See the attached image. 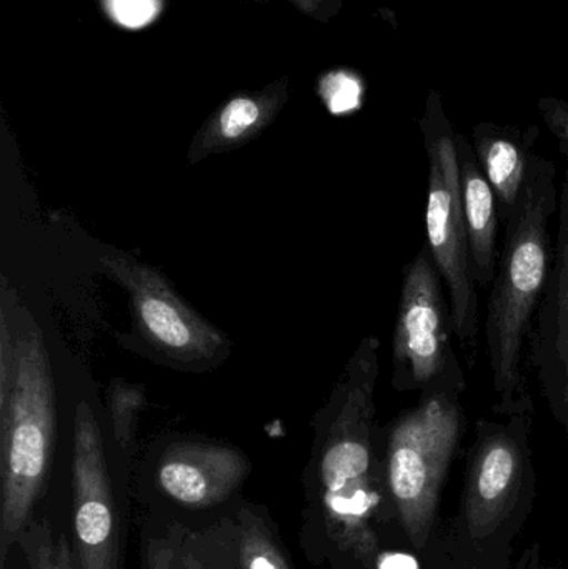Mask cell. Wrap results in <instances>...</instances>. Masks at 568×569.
I'll return each mask as SVG.
<instances>
[{
    "label": "cell",
    "instance_id": "1",
    "mask_svg": "<svg viewBox=\"0 0 568 569\" xmlns=\"http://www.w3.org/2000/svg\"><path fill=\"white\" fill-rule=\"evenodd\" d=\"M557 167L534 156L516 207L506 220V239L490 284L486 348L497 417L532 411L524 377V351L552 266L550 222L559 209Z\"/></svg>",
    "mask_w": 568,
    "mask_h": 569
},
{
    "label": "cell",
    "instance_id": "2",
    "mask_svg": "<svg viewBox=\"0 0 568 569\" xmlns=\"http://www.w3.org/2000/svg\"><path fill=\"white\" fill-rule=\"evenodd\" d=\"M379 377V340L366 338L350 363L339 410L320 458L327 531L342 550L372 557L373 518L380 493L373 477V395Z\"/></svg>",
    "mask_w": 568,
    "mask_h": 569
},
{
    "label": "cell",
    "instance_id": "3",
    "mask_svg": "<svg viewBox=\"0 0 568 569\" xmlns=\"http://www.w3.org/2000/svg\"><path fill=\"white\" fill-rule=\"evenodd\" d=\"M56 387L39 328L17 338L12 395L0 407V565L32 520L56 450Z\"/></svg>",
    "mask_w": 568,
    "mask_h": 569
},
{
    "label": "cell",
    "instance_id": "4",
    "mask_svg": "<svg viewBox=\"0 0 568 569\" xmlns=\"http://www.w3.org/2000/svg\"><path fill=\"white\" fill-rule=\"evenodd\" d=\"M466 380H444L392 421L386 473L400 523L416 548L429 541L440 490L466 433Z\"/></svg>",
    "mask_w": 568,
    "mask_h": 569
},
{
    "label": "cell",
    "instance_id": "5",
    "mask_svg": "<svg viewBox=\"0 0 568 569\" xmlns=\"http://www.w3.org/2000/svg\"><path fill=\"white\" fill-rule=\"evenodd\" d=\"M420 132L429 162L427 246L447 288L454 337L472 367L479 337V298L460 197L457 132L437 90H430L427 97Z\"/></svg>",
    "mask_w": 568,
    "mask_h": 569
},
{
    "label": "cell",
    "instance_id": "6",
    "mask_svg": "<svg viewBox=\"0 0 568 569\" xmlns=\"http://www.w3.org/2000/svg\"><path fill=\"white\" fill-rule=\"evenodd\" d=\"M429 246L403 269L399 315L393 331L392 385L420 391L444 380H466L454 350L452 317Z\"/></svg>",
    "mask_w": 568,
    "mask_h": 569
},
{
    "label": "cell",
    "instance_id": "7",
    "mask_svg": "<svg viewBox=\"0 0 568 569\" xmlns=\"http://www.w3.org/2000/svg\"><path fill=\"white\" fill-rule=\"evenodd\" d=\"M99 263L126 288L137 328L157 351L186 365H212L226 353V335L196 313L162 273L127 256H107Z\"/></svg>",
    "mask_w": 568,
    "mask_h": 569
},
{
    "label": "cell",
    "instance_id": "8",
    "mask_svg": "<svg viewBox=\"0 0 568 569\" xmlns=\"http://www.w3.org/2000/svg\"><path fill=\"white\" fill-rule=\"evenodd\" d=\"M532 411L480 420L470 448L466 481V525L486 540L510 517L530 475Z\"/></svg>",
    "mask_w": 568,
    "mask_h": 569
},
{
    "label": "cell",
    "instance_id": "9",
    "mask_svg": "<svg viewBox=\"0 0 568 569\" xmlns=\"http://www.w3.org/2000/svg\"><path fill=\"white\" fill-rule=\"evenodd\" d=\"M73 550L80 569H119L116 501L99 421L87 401L73 421Z\"/></svg>",
    "mask_w": 568,
    "mask_h": 569
},
{
    "label": "cell",
    "instance_id": "10",
    "mask_svg": "<svg viewBox=\"0 0 568 569\" xmlns=\"http://www.w3.org/2000/svg\"><path fill=\"white\" fill-rule=\"evenodd\" d=\"M556 219L552 266L527 343L540 393L568 433V169Z\"/></svg>",
    "mask_w": 568,
    "mask_h": 569
},
{
    "label": "cell",
    "instance_id": "11",
    "mask_svg": "<svg viewBox=\"0 0 568 569\" xmlns=\"http://www.w3.org/2000/svg\"><path fill=\"white\" fill-rule=\"evenodd\" d=\"M249 461L233 447L177 443L163 453L157 480L167 497L190 508L222 503L249 473Z\"/></svg>",
    "mask_w": 568,
    "mask_h": 569
},
{
    "label": "cell",
    "instance_id": "12",
    "mask_svg": "<svg viewBox=\"0 0 568 569\" xmlns=\"http://www.w3.org/2000/svg\"><path fill=\"white\" fill-rule=\"evenodd\" d=\"M289 77H282L259 92L243 90L226 100L193 137L190 160L239 149L259 137L289 100Z\"/></svg>",
    "mask_w": 568,
    "mask_h": 569
},
{
    "label": "cell",
    "instance_id": "13",
    "mask_svg": "<svg viewBox=\"0 0 568 569\" xmlns=\"http://www.w3.org/2000/svg\"><path fill=\"white\" fill-rule=\"evenodd\" d=\"M460 197L469 236L470 259L477 287H490L497 269V236H499L500 206L492 186L484 176L472 142L457 133Z\"/></svg>",
    "mask_w": 568,
    "mask_h": 569
},
{
    "label": "cell",
    "instance_id": "14",
    "mask_svg": "<svg viewBox=\"0 0 568 569\" xmlns=\"http://www.w3.org/2000/svg\"><path fill=\"white\" fill-rule=\"evenodd\" d=\"M537 126H499L479 122L472 129V147L484 176L499 199L500 220L506 223L516 207L539 139Z\"/></svg>",
    "mask_w": 568,
    "mask_h": 569
},
{
    "label": "cell",
    "instance_id": "15",
    "mask_svg": "<svg viewBox=\"0 0 568 569\" xmlns=\"http://www.w3.org/2000/svg\"><path fill=\"white\" fill-rule=\"evenodd\" d=\"M17 545L29 569H80L73 545L63 535H57L43 518H32Z\"/></svg>",
    "mask_w": 568,
    "mask_h": 569
},
{
    "label": "cell",
    "instance_id": "16",
    "mask_svg": "<svg viewBox=\"0 0 568 569\" xmlns=\"http://www.w3.org/2000/svg\"><path fill=\"white\" fill-rule=\"evenodd\" d=\"M240 520V560L243 569H290L286 555L262 520L243 510Z\"/></svg>",
    "mask_w": 568,
    "mask_h": 569
},
{
    "label": "cell",
    "instance_id": "17",
    "mask_svg": "<svg viewBox=\"0 0 568 569\" xmlns=\"http://www.w3.org/2000/svg\"><path fill=\"white\" fill-rule=\"evenodd\" d=\"M107 397H109L113 437H116L119 447L127 448L132 441L139 411L142 410L143 403H146V393H143L142 387L127 385L123 381H113Z\"/></svg>",
    "mask_w": 568,
    "mask_h": 569
},
{
    "label": "cell",
    "instance_id": "18",
    "mask_svg": "<svg viewBox=\"0 0 568 569\" xmlns=\"http://www.w3.org/2000/svg\"><path fill=\"white\" fill-rule=\"evenodd\" d=\"M542 122L546 123L549 132L556 137L560 150L568 159V96L562 97L547 96L537 102Z\"/></svg>",
    "mask_w": 568,
    "mask_h": 569
},
{
    "label": "cell",
    "instance_id": "19",
    "mask_svg": "<svg viewBox=\"0 0 568 569\" xmlns=\"http://www.w3.org/2000/svg\"><path fill=\"white\" fill-rule=\"evenodd\" d=\"M147 565L149 569H203L183 548L166 541L150 545Z\"/></svg>",
    "mask_w": 568,
    "mask_h": 569
},
{
    "label": "cell",
    "instance_id": "20",
    "mask_svg": "<svg viewBox=\"0 0 568 569\" xmlns=\"http://www.w3.org/2000/svg\"><path fill=\"white\" fill-rule=\"evenodd\" d=\"M353 86H357V80L347 77L346 73H332L330 79H323L322 96L332 112H346L350 107H356L357 100L346 96V89Z\"/></svg>",
    "mask_w": 568,
    "mask_h": 569
},
{
    "label": "cell",
    "instance_id": "21",
    "mask_svg": "<svg viewBox=\"0 0 568 569\" xmlns=\"http://www.w3.org/2000/svg\"><path fill=\"white\" fill-rule=\"evenodd\" d=\"M303 16L327 23L342 10L343 0H289Z\"/></svg>",
    "mask_w": 568,
    "mask_h": 569
},
{
    "label": "cell",
    "instance_id": "22",
    "mask_svg": "<svg viewBox=\"0 0 568 569\" xmlns=\"http://www.w3.org/2000/svg\"><path fill=\"white\" fill-rule=\"evenodd\" d=\"M379 569H417V565L406 555H386L380 558Z\"/></svg>",
    "mask_w": 568,
    "mask_h": 569
},
{
    "label": "cell",
    "instance_id": "23",
    "mask_svg": "<svg viewBox=\"0 0 568 569\" xmlns=\"http://www.w3.org/2000/svg\"><path fill=\"white\" fill-rule=\"evenodd\" d=\"M522 569H552V568L537 567L536 561L530 560L529 567H522Z\"/></svg>",
    "mask_w": 568,
    "mask_h": 569
},
{
    "label": "cell",
    "instance_id": "24",
    "mask_svg": "<svg viewBox=\"0 0 568 569\" xmlns=\"http://www.w3.org/2000/svg\"><path fill=\"white\" fill-rule=\"evenodd\" d=\"M250 2H269V0H250Z\"/></svg>",
    "mask_w": 568,
    "mask_h": 569
}]
</instances>
